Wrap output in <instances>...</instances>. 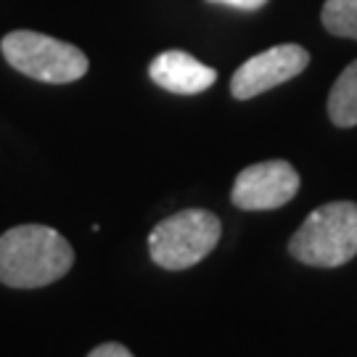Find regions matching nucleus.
Listing matches in <instances>:
<instances>
[{"instance_id": "obj_1", "label": "nucleus", "mask_w": 357, "mask_h": 357, "mask_svg": "<svg viewBox=\"0 0 357 357\" xmlns=\"http://www.w3.org/2000/svg\"><path fill=\"white\" fill-rule=\"evenodd\" d=\"M75 265V249L48 225H16L0 236V283L40 289L61 281Z\"/></svg>"}, {"instance_id": "obj_2", "label": "nucleus", "mask_w": 357, "mask_h": 357, "mask_svg": "<svg viewBox=\"0 0 357 357\" xmlns=\"http://www.w3.org/2000/svg\"><path fill=\"white\" fill-rule=\"evenodd\" d=\"M294 259L312 268H339L357 255V204L331 202L318 206L289 241Z\"/></svg>"}, {"instance_id": "obj_3", "label": "nucleus", "mask_w": 357, "mask_h": 357, "mask_svg": "<svg viewBox=\"0 0 357 357\" xmlns=\"http://www.w3.org/2000/svg\"><path fill=\"white\" fill-rule=\"evenodd\" d=\"M0 51L16 72L32 77L38 82H48V85L75 82L88 75L90 66L88 56L77 45L40 35L32 29L8 32L0 43Z\"/></svg>"}, {"instance_id": "obj_4", "label": "nucleus", "mask_w": 357, "mask_h": 357, "mask_svg": "<svg viewBox=\"0 0 357 357\" xmlns=\"http://www.w3.org/2000/svg\"><path fill=\"white\" fill-rule=\"evenodd\" d=\"M222 225L206 209H183L162 220L149 236L151 259L165 270H185L199 265L220 241Z\"/></svg>"}, {"instance_id": "obj_5", "label": "nucleus", "mask_w": 357, "mask_h": 357, "mask_svg": "<svg viewBox=\"0 0 357 357\" xmlns=\"http://www.w3.org/2000/svg\"><path fill=\"white\" fill-rule=\"evenodd\" d=\"M299 191V175L289 162L273 159L259 162L238 172L230 202L246 212H268L289 204Z\"/></svg>"}, {"instance_id": "obj_6", "label": "nucleus", "mask_w": 357, "mask_h": 357, "mask_svg": "<svg viewBox=\"0 0 357 357\" xmlns=\"http://www.w3.org/2000/svg\"><path fill=\"white\" fill-rule=\"evenodd\" d=\"M307 64H310V53L302 45L283 43V45L268 48L236 69V75L230 79V93L238 101H249L259 93L278 88L286 79L302 75Z\"/></svg>"}, {"instance_id": "obj_7", "label": "nucleus", "mask_w": 357, "mask_h": 357, "mask_svg": "<svg viewBox=\"0 0 357 357\" xmlns=\"http://www.w3.org/2000/svg\"><path fill=\"white\" fill-rule=\"evenodd\" d=\"M149 77L162 90L178 93V96H196L215 85L217 72L212 66L202 64L185 51H165L159 53L149 66Z\"/></svg>"}, {"instance_id": "obj_8", "label": "nucleus", "mask_w": 357, "mask_h": 357, "mask_svg": "<svg viewBox=\"0 0 357 357\" xmlns=\"http://www.w3.org/2000/svg\"><path fill=\"white\" fill-rule=\"evenodd\" d=\"M328 116L336 128L357 125V61L347 66L328 93Z\"/></svg>"}, {"instance_id": "obj_9", "label": "nucleus", "mask_w": 357, "mask_h": 357, "mask_svg": "<svg viewBox=\"0 0 357 357\" xmlns=\"http://www.w3.org/2000/svg\"><path fill=\"white\" fill-rule=\"evenodd\" d=\"M323 26L336 38L357 40V0H326Z\"/></svg>"}, {"instance_id": "obj_10", "label": "nucleus", "mask_w": 357, "mask_h": 357, "mask_svg": "<svg viewBox=\"0 0 357 357\" xmlns=\"http://www.w3.org/2000/svg\"><path fill=\"white\" fill-rule=\"evenodd\" d=\"M88 357H135L125 344H116V342H109V344L96 347Z\"/></svg>"}, {"instance_id": "obj_11", "label": "nucleus", "mask_w": 357, "mask_h": 357, "mask_svg": "<svg viewBox=\"0 0 357 357\" xmlns=\"http://www.w3.org/2000/svg\"><path fill=\"white\" fill-rule=\"evenodd\" d=\"M209 3H222V6L241 8V11H257V8H262L268 0H209Z\"/></svg>"}]
</instances>
